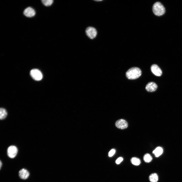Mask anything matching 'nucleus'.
I'll return each instance as SVG.
<instances>
[{
	"label": "nucleus",
	"mask_w": 182,
	"mask_h": 182,
	"mask_svg": "<svg viewBox=\"0 0 182 182\" xmlns=\"http://www.w3.org/2000/svg\"><path fill=\"white\" fill-rule=\"evenodd\" d=\"M141 74V71L139 68L134 67L129 69L126 72V75L128 79L132 80L138 78Z\"/></svg>",
	"instance_id": "1"
},
{
	"label": "nucleus",
	"mask_w": 182,
	"mask_h": 182,
	"mask_svg": "<svg viewBox=\"0 0 182 182\" xmlns=\"http://www.w3.org/2000/svg\"><path fill=\"white\" fill-rule=\"evenodd\" d=\"M152 11L155 15L161 16L165 12V10L163 6L160 2L155 3L152 7Z\"/></svg>",
	"instance_id": "2"
},
{
	"label": "nucleus",
	"mask_w": 182,
	"mask_h": 182,
	"mask_svg": "<svg viewBox=\"0 0 182 182\" xmlns=\"http://www.w3.org/2000/svg\"><path fill=\"white\" fill-rule=\"evenodd\" d=\"M30 74L32 78L36 81H40L42 78V74L41 71L36 69L32 70L30 72Z\"/></svg>",
	"instance_id": "3"
},
{
	"label": "nucleus",
	"mask_w": 182,
	"mask_h": 182,
	"mask_svg": "<svg viewBox=\"0 0 182 182\" xmlns=\"http://www.w3.org/2000/svg\"><path fill=\"white\" fill-rule=\"evenodd\" d=\"M18 152V149L17 147L13 145L9 147L7 150V154L9 157L11 158L15 157Z\"/></svg>",
	"instance_id": "4"
},
{
	"label": "nucleus",
	"mask_w": 182,
	"mask_h": 182,
	"mask_svg": "<svg viewBox=\"0 0 182 182\" xmlns=\"http://www.w3.org/2000/svg\"><path fill=\"white\" fill-rule=\"evenodd\" d=\"M85 32L88 37L92 39L95 38L97 34L96 29L92 27H90L87 28Z\"/></svg>",
	"instance_id": "5"
},
{
	"label": "nucleus",
	"mask_w": 182,
	"mask_h": 182,
	"mask_svg": "<svg viewBox=\"0 0 182 182\" xmlns=\"http://www.w3.org/2000/svg\"><path fill=\"white\" fill-rule=\"evenodd\" d=\"M115 125L118 128L121 129H124L126 128L128 126L127 122L123 119H119L116 121Z\"/></svg>",
	"instance_id": "6"
},
{
	"label": "nucleus",
	"mask_w": 182,
	"mask_h": 182,
	"mask_svg": "<svg viewBox=\"0 0 182 182\" xmlns=\"http://www.w3.org/2000/svg\"><path fill=\"white\" fill-rule=\"evenodd\" d=\"M24 15L28 17H32L36 14L35 10L31 7H29L26 8L23 12Z\"/></svg>",
	"instance_id": "7"
},
{
	"label": "nucleus",
	"mask_w": 182,
	"mask_h": 182,
	"mask_svg": "<svg viewBox=\"0 0 182 182\" xmlns=\"http://www.w3.org/2000/svg\"><path fill=\"white\" fill-rule=\"evenodd\" d=\"M152 73L155 75L160 76L162 74V71L160 68L156 64H153L151 67Z\"/></svg>",
	"instance_id": "8"
},
{
	"label": "nucleus",
	"mask_w": 182,
	"mask_h": 182,
	"mask_svg": "<svg viewBox=\"0 0 182 182\" xmlns=\"http://www.w3.org/2000/svg\"><path fill=\"white\" fill-rule=\"evenodd\" d=\"M157 87V86L155 83L151 82L148 83L147 84L145 88L148 92H152L155 91Z\"/></svg>",
	"instance_id": "9"
},
{
	"label": "nucleus",
	"mask_w": 182,
	"mask_h": 182,
	"mask_svg": "<svg viewBox=\"0 0 182 182\" xmlns=\"http://www.w3.org/2000/svg\"><path fill=\"white\" fill-rule=\"evenodd\" d=\"M18 174L19 177L23 179H26L28 177L30 173L27 169L23 168L19 170Z\"/></svg>",
	"instance_id": "10"
},
{
	"label": "nucleus",
	"mask_w": 182,
	"mask_h": 182,
	"mask_svg": "<svg viewBox=\"0 0 182 182\" xmlns=\"http://www.w3.org/2000/svg\"><path fill=\"white\" fill-rule=\"evenodd\" d=\"M163 151V149L162 147H158L153 151L152 152L156 157H158L162 154Z\"/></svg>",
	"instance_id": "11"
},
{
	"label": "nucleus",
	"mask_w": 182,
	"mask_h": 182,
	"mask_svg": "<svg viewBox=\"0 0 182 182\" xmlns=\"http://www.w3.org/2000/svg\"><path fill=\"white\" fill-rule=\"evenodd\" d=\"M149 179L151 182H157L158 180V177L156 173H153L149 175Z\"/></svg>",
	"instance_id": "12"
},
{
	"label": "nucleus",
	"mask_w": 182,
	"mask_h": 182,
	"mask_svg": "<svg viewBox=\"0 0 182 182\" xmlns=\"http://www.w3.org/2000/svg\"><path fill=\"white\" fill-rule=\"evenodd\" d=\"M6 110L4 108H1L0 109V119L3 120L5 119L7 115Z\"/></svg>",
	"instance_id": "13"
},
{
	"label": "nucleus",
	"mask_w": 182,
	"mask_h": 182,
	"mask_svg": "<svg viewBox=\"0 0 182 182\" xmlns=\"http://www.w3.org/2000/svg\"><path fill=\"white\" fill-rule=\"evenodd\" d=\"M130 161L132 164L135 166L139 165L141 163L140 160L135 157H132L130 160Z\"/></svg>",
	"instance_id": "14"
},
{
	"label": "nucleus",
	"mask_w": 182,
	"mask_h": 182,
	"mask_svg": "<svg viewBox=\"0 0 182 182\" xmlns=\"http://www.w3.org/2000/svg\"><path fill=\"white\" fill-rule=\"evenodd\" d=\"M152 157L149 154H146L144 156V160L146 163H148L152 161Z\"/></svg>",
	"instance_id": "15"
},
{
	"label": "nucleus",
	"mask_w": 182,
	"mask_h": 182,
	"mask_svg": "<svg viewBox=\"0 0 182 182\" xmlns=\"http://www.w3.org/2000/svg\"><path fill=\"white\" fill-rule=\"evenodd\" d=\"M41 1L42 4L46 6H50L53 2V0H42Z\"/></svg>",
	"instance_id": "16"
},
{
	"label": "nucleus",
	"mask_w": 182,
	"mask_h": 182,
	"mask_svg": "<svg viewBox=\"0 0 182 182\" xmlns=\"http://www.w3.org/2000/svg\"><path fill=\"white\" fill-rule=\"evenodd\" d=\"M116 150L115 149H111L108 153V156L110 157L112 156L115 154Z\"/></svg>",
	"instance_id": "17"
},
{
	"label": "nucleus",
	"mask_w": 182,
	"mask_h": 182,
	"mask_svg": "<svg viewBox=\"0 0 182 182\" xmlns=\"http://www.w3.org/2000/svg\"><path fill=\"white\" fill-rule=\"evenodd\" d=\"M123 160V158L121 157L118 158L116 160V163L117 164H119Z\"/></svg>",
	"instance_id": "18"
},
{
	"label": "nucleus",
	"mask_w": 182,
	"mask_h": 182,
	"mask_svg": "<svg viewBox=\"0 0 182 182\" xmlns=\"http://www.w3.org/2000/svg\"><path fill=\"white\" fill-rule=\"evenodd\" d=\"M2 161H0V169H1V167H2Z\"/></svg>",
	"instance_id": "19"
},
{
	"label": "nucleus",
	"mask_w": 182,
	"mask_h": 182,
	"mask_svg": "<svg viewBox=\"0 0 182 182\" xmlns=\"http://www.w3.org/2000/svg\"><path fill=\"white\" fill-rule=\"evenodd\" d=\"M102 0H96L95 1H101Z\"/></svg>",
	"instance_id": "20"
}]
</instances>
